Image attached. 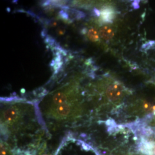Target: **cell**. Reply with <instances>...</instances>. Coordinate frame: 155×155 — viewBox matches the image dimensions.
<instances>
[{"label":"cell","mask_w":155,"mask_h":155,"mask_svg":"<svg viewBox=\"0 0 155 155\" xmlns=\"http://www.w3.org/2000/svg\"><path fill=\"white\" fill-rule=\"evenodd\" d=\"M70 111V106L67 104H63L59 106L56 109L57 113L61 116H66Z\"/></svg>","instance_id":"obj_6"},{"label":"cell","mask_w":155,"mask_h":155,"mask_svg":"<svg viewBox=\"0 0 155 155\" xmlns=\"http://www.w3.org/2000/svg\"><path fill=\"white\" fill-rule=\"evenodd\" d=\"M100 36L105 40L111 39L114 35V31L112 28L109 27L105 26L100 29Z\"/></svg>","instance_id":"obj_4"},{"label":"cell","mask_w":155,"mask_h":155,"mask_svg":"<svg viewBox=\"0 0 155 155\" xmlns=\"http://www.w3.org/2000/svg\"><path fill=\"white\" fill-rule=\"evenodd\" d=\"M155 142L150 141H142L140 144V151L147 155H153V147Z\"/></svg>","instance_id":"obj_2"},{"label":"cell","mask_w":155,"mask_h":155,"mask_svg":"<svg viewBox=\"0 0 155 155\" xmlns=\"http://www.w3.org/2000/svg\"><path fill=\"white\" fill-rule=\"evenodd\" d=\"M53 100L55 104L61 105L64 104L66 100V96L63 93H59L54 95Z\"/></svg>","instance_id":"obj_7"},{"label":"cell","mask_w":155,"mask_h":155,"mask_svg":"<svg viewBox=\"0 0 155 155\" xmlns=\"http://www.w3.org/2000/svg\"></svg>","instance_id":"obj_10"},{"label":"cell","mask_w":155,"mask_h":155,"mask_svg":"<svg viewBox=\"0 0 155 155\" xmlns=\"http://www.w3.org/2000/svg\"><path fill=\"white\" fill-rule=\"evenodd\" d=\"M153 155H155V143H154V145L153 147Z\"/></svg>","instance_id":"obj_9"},{"label":"cell","mask_w":155,"mask_h":155,"mask_svg":"<svg viewBox=\"0 0 155 155\" xmlns=\"http://www.w3.org/2000/svg\"><path fill=\"white\" fill-rule=\"evenodd\" d=\"M101 15L102 20L106 22H112L114 17V12L110 7H106L102 10Z\"/></svg>","instance_id":"obj_3"},{"label":"cell","mask_w":155,"mask_h":155,"mask_svg":"<svg viewBox=\"0 0 155 155\" xmlns=\"http://www.w3.org/2000/svg\"><path fill=\"white\" fill-rule=\"evenodd\" d=\"M123 86L121 84L115 82L110 84L106 89V94L107 98L112 101L120 100L124 95Z\"/></svg>","instance_id":"obj_1"},{"label":"cell","mask_w":155,"mask_h":155,"mask_svg":"<svg viewBox=\"0 0 155 155\" xmlns=\"http://www.w3.org/2000/svg\"><path fill=\"white\" fill-rule=\"evenodd\" d=\"M87 36L89 39L93 41H98L99 39V34L95 29H90L88 32Z\"/></svg>","instance_id":"obj_8"},{"label":"cell","mask_w":155,"mask_h":155,"mask_svg":"<svg viewBox=\"0 0 155 155\" xmlns=\"http://www.w3.org/2000/svg\"><path fill=\"white\" fill-rule=\"evenodd\" d=\"M17 116V111L16 109L11 108L6 111L4 113V118L6 121H11L16 119Z\"/></svg>","instance_id":"obj_5"}]
</instances>
